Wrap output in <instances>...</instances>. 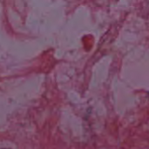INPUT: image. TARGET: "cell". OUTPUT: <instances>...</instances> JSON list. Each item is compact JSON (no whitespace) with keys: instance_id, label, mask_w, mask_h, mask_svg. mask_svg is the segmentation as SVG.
Segmentation results:
<instances>
[{"instance_id":"1","label":"cell","mask_w":149,"mask_h":149,"mask_svg":"<svg viewBox=\"0 0 149 149\" xmlns=\"http://www.w3.org/2000/svg\"><path fill=\"white\" fill-rule=\"evenodd\" d=\"M2 149H8V148H2Z\"/></svg>"}]
</instances>
